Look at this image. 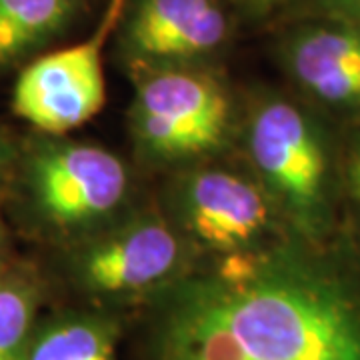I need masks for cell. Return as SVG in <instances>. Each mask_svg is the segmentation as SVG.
<instances>
[{
  "label": "cell",
  "instance_id": "9a60e30c",
  "mask_svg": "<svg viewBox=\"0 0 360 360\" xmlns=\"http://www.w3.org/2000/svg\"><path fill=\"white\" fill-rule=\"evenodd\" d=\"M240 13L252 22H264L278 16H292V14L307 4L309 0H236Z\"/></svg>",
  "mask_w": 360,
  "mask_h": 360
},
{
  "label": "cell",
  "instance_id": "4fadbf2b",
  "mask_svg": "<svg viewBox=\"0 0 360 360\" xmlns=\"http://www.w3.org/2000/svg\"><path fill=\"white\" fill-rule=\"evenodd\" d=\"M340 229L360 243V124L340 139Z\"/></svg>",
  "mask_w": 360,
  "mask_h": 360
},
{
  "label": "cell",
  "instance_id": "2e32d148",
  "mask_svg": "<svg viewBox=\"0 0 360 360\" xmlns=\"http://www.w3.org/2000/svg\"><path fill=\"white\" fill-rule=\"evenodd\" d=\"M14 153H13V146H11V142L8 139L4 136V132L0 130V184H2V180L6 179V174H8V170L13 168L14 165Z\"/></svg>",
  "mask_w": 360,
  "mask_h": 360
},
{
  "label": "cell",
  "instance_id": "277c9868",
  "mask_svg": "<svg viewBox=\"0 0 360 360\" xmlns=\"http://www.w3.org/2000/svg\"><path fill=\"white\" fill-rule=\"evenodd\" d=\"M129 122L148 162H196L219 153L232 129L224 84L205 66H168L134 72Z\"/></svg>",
  "mask_w": 360,
  "mask_h": 360
},
{
  "label": "cell",
  "instance_id": "52a82bcc",
  "mask_svg": "<svg viewBox=\"0 0 360 360\" xmlns=\"http://www.w3.org/2000/svg\"><path fill=\"white\" fill-rule=\"evenodd\" d=\"M127 0H108L89 39L28 60L16 78L13 108L40 134L60 136L86 124L106 101L103 54Z\"/></svg>",
  "mask_w": 360,
  "mask_h": 360
},
{
  "label": "cell",
  "instance_id": "ba28073f",
  "mask_svg": "<svg viewBox=\"0 0 360 360\" xmlns=\"http://www.w3.org/2000/svg\"><path fill=\"white\" fill-rule=\"evenodd\" d=\"M276 56L295 94L340 130L360 124V26L328 18H295Z\"/></svg>",
  "mask_w": 360,
  "mask_h": 360
},
{
  "label": "cell",
  "instance_id": "7a4b0ae2",
  "mask_svg": "<svg viewBox=\"0 0 360 360\" xmlns=\"http://www.w3.org/2000/svg\"><path fill=\"white\" fill-rule=\"evenodd\" d=\"M342 130L295 92H264L245 124L255 179L274 202L286 231L326 243L340 229Z\"/></svg>",
  "mask_w": 360,
  "mask_h": 360
},
{
  "label": "cell",
  "instance_id": "8fae6325",
  "mask_svg": "<svg viewBox=\"0 0 360 360\" xmlns=\"http://www.w3.org/2000/svg\"><path fill=\"white\" fill-rule=\"evenodd\" d=\"M86 6L89 0H0V72L63 37Z\"/></svg>",
  "mask_w": 360,
  "mask_h": 360
},
{
  "label": "cell",
  "instance_id": "9c48e42d",
  "mask_svg": "<svg viewBox=\"0 0 360 360\" xmlns=\"http://www.w3.org/2000/svg\"><path fill=\"white\" fill-rule=\"evenodd\" d=\"M118 51L130 72L205 66L232 39V18L220 0H127Z\"/></svg>",
  "mask_w": 360,
  "mask_h": 360
},
{
  "label": "cell",
  "instance_id": "e0dca14e",
  "mask_svg": "<svg viewBox=\"0 0 360 360\" xmlns=\"http://www.w3.org/2000/svg\"><path fill=\"white\" fill-rule=\"evenodd\" d=\"M8 266V229L0 220V274Z\"/></svg>",
  "mask_w": 360,
  "mask_h": 360
},
{
  "label": "cell",
  "instance_id": "7c38bea8",
  "mask_svg": "<svg viewBox=\"0 0 360 360\" xmlns=\"http://www.w3.org/2000/svg\"><path fill=\"white\" fill-rule=\"evenodd\" d=\"M42 281L25 264L6 266L0 274V360H20L39 324Z\"/></svg>",
  "mask_w": 360,
  "mask_h": 360
},
{
  "label": "cell",
  "instance_id": "5b68a950",
  "mask_svg": "<svg viewBox=\"0 0 360 360\" xmlns=\"http://www.w3.org/2000/svg\"><path fill=\"white\" fill-rule=\"evenodd\" d=\"M194 248L158 210L122 214L80 238L66 260L70 283L101 302L150 298L193 269Z\"/></svg>",
  "mask_w": 360,
  "mask_h": 360
},
{
  "label": "cell",
  "instance_id": "3957f363",
  "mask_svg": "<svg viewBox=\"0 0 360 360\" xmlns=\"http://www.w3.org/2000/svg\"><path fill=\"white\" fill-rule=\"evenodd\" d=\"M16 200L40 232L77 243L110 224L129 202L122 158L92 142L40 134L14 156Z\"/></svg>",
  "mask_w": 360,
  "mask_h": 360
},
{
  "label": "cell",
  "instance_id": "5bb4252c",
  "mask_svg": "<svg viewBox=\"0 0 360 360\" xmlns=\"http://www.w3.org/2000/svg\"><path fill=\"white\" fill-rule=\"evenodd\" d=\"M307 16H328L360 26V0H309L288 20Z\"/></svg>",
  "mask_w": 360,
  "mask_h": 360
},
{
  "label": "cell",
  "instance_id": "6da1fadb",
  "mask_svg": "<svg viewBox=\"0 0 360 360\" xmlns=\"http://www.w3.org/2000/svg\"><path fill=\"white\" fill-rule=\"evenodd\" d=\"M146 302V360H360V243L284 234Z\"/></svg>",
  "mask_w": 360,
  "mask_h": 360
},
{
  "label": "cell",
  "instance_id": "8992f818",
  "mask_svg": "<svg viewBox=\"0 0 360 360\" xmlns=\"http://www.w3.org/2000/svg\"><path fill=\"white\" fill-rule=\"evenodd\" d=\"M193 248L212 257L255 250L290 234L264 186L222 167H194L170 188V217Z\"/></svg>",
  "mask_w": 360,
  "mask_h": 360
},
{
  "label": "cell",
  "instance_id": "30bf717a",
  "mask_svg": "<svg viewBox=\"0 0 360 360\" xmlns=\"http://www.w3.org/2000/svg\"><path fill=\"white\" fill-rule=\"evenodd\" d=\"M120 322L104 309L63 310L40 321L20 360H120Z\"/></svg>",
  "mask_w": 360,
  "mask_h": 360
}]
</instances>
